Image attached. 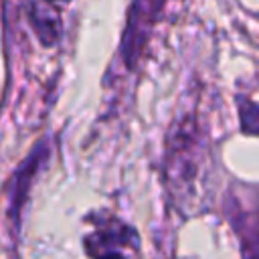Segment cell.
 I'll return each instance as SVG.
<instances>
[{"instance_id": "6da1fadb", "label": "cell", "mask_w": 259, "mask_h": 259, "mask_svg": "<svg viewBox=\"0 0 259 259\" xmlns=\"http://www.w3.org/2000/svg\"><path fill=\"white\" fill-rule=\"evenodd\" d=\"M32 22L38 34L45 38V42H53L55 36L59 34V14L51 10V6H38L32 10Z\"/></svg>"}]
</instances>
